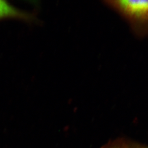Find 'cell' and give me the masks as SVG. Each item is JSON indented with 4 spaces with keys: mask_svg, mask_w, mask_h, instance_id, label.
Returning <instances> with one entry per match:
<instances>
[{
    "mask_svg": "<svg viewBox=\"0 0 148 148\" xmlns=\"http://www.w3.org/2000/svg\"><path fill=\"white\" fill-rule=\"evenodd\" d=\"M106 4L119 12L135 36L148 38V1H108Z\"/></svg>",
    "mask_w": 148,
    "mask_h": 148,
    "instance_id": "1",
    "label": "cell"
},
{
    "mask_svg": "<svg viewBox=\"0 0 148 148\" xmlns=\"http://www.w3.org/2000/svg\"><path fill=\"white\" fill-rule=\"evenodd\" d=\"M15 18L31 22L36 19L34 14L19 9L7 1L0 0V20Z\"/></svg>",
    "mask_w": 148,
    "mask_h": 148,
    "instance_id": "2",
    "label": "cell"
},
{
    "mask_svg": "<svg viewBox=\"0 0 148 148\" xmlns=\"http://www.w3.org/2000/svg\"><path fill=\"white\" fill-rule=\"evenodd\" d=\"M103 148H134L132 144L123 141L118 140L110 143Z\"/></svg>",
    "mask_w": 148,
    "mask_h": 148,
    "instance_id": "3",
    "label": "cell"
},
{
    "mask_svg": "<svg viewBox=\"0 0 148 148\" xmlns=\"http://www.w3.org/2000/svg\"><path fill=\"white\" fill-rule=\"evenodd\" d=\"M134 148H148L147 146L139 144H133Z\"/></svg>",
    "mask_w": 148,
    "mask_h": 148,
    "instance_id": "4",
    "label": "cell"
}]
</instances>
